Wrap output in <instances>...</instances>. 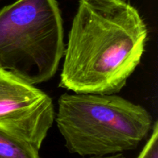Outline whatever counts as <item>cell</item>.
<instances>
[{"mask_svg": "<svg viewBox=\"0 0 158 158\" xmlns=\"http://www.w3.org/2000/svg\"><path fill=\"white\" fill-rule=\"evenodd\" d=\"M56 0H17L0 10V66L31 85L49 81L64 55Z\"/></svg>", "mask_w": 158, "mask_h": 158, "instance_id": "obj_3", "label": "cell"}, {"mask_svg": "<svg viewBox=\"0 0 158 158\" xmlns=\"http://www.w3.org/2000/svg\"><path fill=\"white\" fill-rule=\"evenodd\" d=\"M137 158H158V123L154 122L152 134Z\"/></svg>", "mask_w": 158, "mask_h": 158, "instance_id": "obj_6", "label": "cell"}, {"mask_svg": "<svg viewBox=\"0 0 158 158\" xmlns=\"http://www.w3.org/2000/svg\"><path fill=\"white\" fill-rule=\"evenodd\" d=\"M54 120L49 95L0 66V130L40 151Z\"/></svg>", "mask_w": 158, "mask_h": 158, "instance_id": "obj_4", "label": "cell"}, {"mask_svg": "<svg viewBox=\"0 0 158 158\" xmlns=\"http://www.w3.org/2000/svg\"><path fill=\"white\" fill-rule=\"evenodd\" d=\"M70 154L100 157L137 149L153 127L148 110L116 94H63L55 114Z\"/></svg>", "mask_w": 158, "mask_h": 158, "instance_id": "obj_2", "label": "cell"}, {"mask_svg": "<svg viewBox=\"0 0 158 158\" xmlns=\"http://www.w3.org/2000/svg\"><path fill=\"white\" fill-rule=\"evenodd\" d=\"M86 158H127V157H125L123 154H112V155L100 156V157L94 156V157H88Z\"/></svg>", "mask_w": 158, "mask_h": 158, "instance_id": "obj_7", "label": "cell"}, {"mask_svg": "<svg viewBox=\"0 0 158 158\" xmlns=\"http://www.w3.org/2000/svg\"><path fill=\"white\" fill-rule=\"evenodd\" d=\"M39 151L29 142L0 130V158H40Z\"/></svg>", "mask_w": 158, "mask_h": 158, "instance_id": "obj_5", "label": "cell"}, {"mask_svg": "<svg viewBox=\"0 0 158 158\" xmlns=\"http://www.w3.org/2000/svg\"><path fill=\"white\" fill-rule=\"evenodd\" d=\"M148 28L126 0H80L68 34L60 86L117 94L140 63Z\"/></svg>", "mask_w": 158, "mask_h": 158, "instance_id": "obj_1", "label": "cell"}]
</instances>
